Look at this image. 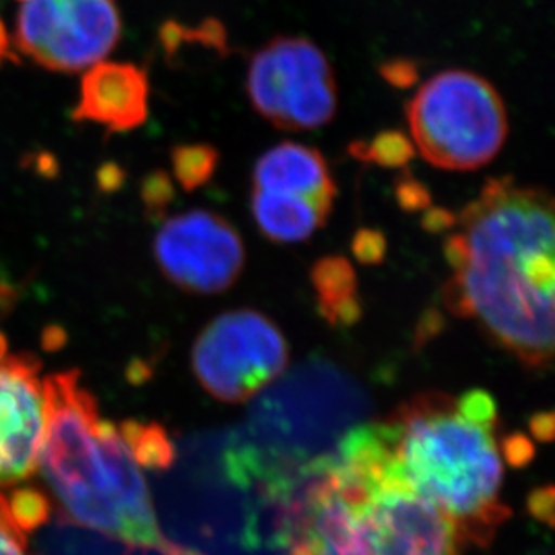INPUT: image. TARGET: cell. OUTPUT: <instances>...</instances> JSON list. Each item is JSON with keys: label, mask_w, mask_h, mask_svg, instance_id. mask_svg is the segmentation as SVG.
I'll list each match as a JSON object with an SVG mask.
<instances>
[{"label": "cell", "mask_w": 555, "mask_h": 555, "mask_svg": "<svg viewBox=\"0 0 555 555\" xmlns=\"http://www.w3.org/2000/svg\"><path fill=\"white\" fill-rule=\"evenodd\" d=\"M444 245L451 311L477 320L525 367L554 357V198L513 179H489L456 216Z\"/></svg>", "instance_id": "6da1fadb"}, {"label": "cell", "mask_w": 555, "mask_h": 555, "mask_svg": "<svg viewBox=\"0 0 555 555\" xmlns=\"http://www.w3.org/2000/svg\"><path fill=\"white\" fill-rule=\"evenodd\" d=\"M289 555H461V535L434 503L388 477L367 425L302 464L279 502Z\"/></svg>", "instance_id": "7a4b0ae2"}, {"label": "cell", "mask_w": 555, "mask_h": 555, "mask_svg": "<svg viewBox=\"0 0 555 555\" xmlns=\"http://www.w3.org/2000/svg\"><path fill=\"white\" fill-rule=\"evenodd\" d=\"M383 472L434 503L462 543L489 545L511 516L502 502L498 409L486 390L426 392L371 423Z\"/></svg>", "instance_id": "3957f363"}, {"label": "cell", "mask_w": 555, "mask_h": 555, "mask_svg": "<svg viewBox=\"0 0 555 555\" xmlns=\"http://www.w3.org/2000/svg\"><path fill=\"white\" fill-rule=\"evenodd\" d=\"M46 435L38 459L63 514L114 540L168 551L141 464L121 426L101 420L79 371L43 377Z\"/></svg>", "instance_id": "277c9868"}, {"label": "cell", "mask_w": 555, "mask_h": 555, "mask_svg": "<svg viewBox=\"0 0 555 555\" xmlns=\"http://www.w3.org/2000/svg\"><path fill=\"white\" fill-rule=\"evenodd\" d=\"M406 121L421 157L448 171L488 166L507 141L502 95L488 79L462 68L423 83L406 105Z\"/></svg>", "instance_id": "5b68a950"}, {"label": "cell", "mask_w": 555, "mask_h": 555, "mask_svg": "<svg viewBox=\"0 0 555 555\" xmlns=\"http://www.w3.org/2000/svg\"><path fill=\"white\" fill-rule=\"evenodd\" d=\"M247 92L259 116L279 130L330 125L338 106L330 60L308 38H273L251 56Z\"/></svg>", "instance_id": "8992f818"}, {"label": "cell", "mask_w": 555, "mask_h": 555, "mask_svg": "<svg viewBox=\"0 0 555 555\" xmlns=\"http://www.w3.org/2000/svg\"><path fill=\"white\" fill-rule=\"evenodd\" d=\"M289 362L288 341L264 314L240 309L212 320L196 338L193 371L223 403H243L275 382Z\"/></svg>", "instance_id": "52a82bcc"}, {"label": "cell", "mask_w": 555, "mask_h": 555, "mask_svg": "<svg viewBox=\"0 0 555 555\" xmlns=\"http://www.w3.org/2000/svg\"><path fill=\"white\" fill-rule=\"evenodd\" d=\"M121 35L116 0H26L16 18V48L53 73L92 67Z\"/></svg>", "instance_id": "ba28073f"}, {"label": "cell", "mask_w": 555, "mask_h": 555, "mask_svg": "<svg viewBox=\"0 0 555 555\" xmlns=\"http://www.w3.org/2000/svg\"><path fill=\"white\" fill-rule=\"evenodd\" d=\"M155 261L169 283L189 294H220L245 267V245L231 221L210 210L171 216L157 232Z\"/></svg>", "instance_id": "9c48e42d"}, {"label": "cell", "mask_w": 555, "mask_h": 555, "mask_svg": "<svg viewBox=\"0 0 555 555\" xmlns=\"http://www.w3.org/2000/svg\"><path fill=\"white\" fill-rule=\"evenodd\" d=\"M46 435V392L40 362L10 352L0 335V488H13L37 473Z\"/></svg>", "instance_id": "30bf717a"}, {"label": "cell", "mask_w": 555, "mask_h": 555, "mask_svg": "<svg viewBox=\"0 0 555 555\" xmlns=\"http://www.w3.org/2000/svg\"><path fill=\"white\" fill-rule=\"evenodd\" d=\"M150 81L133 63L100 62L85 73L79 87L76 122H95L108 133H122L144 125L150 112Z\"/></svg>", "instance_id": "8fae6325"}, {"label": "cell", "mask_w": 555, "mask_h": 555, "mask_svg": "<svg viewBox=\"0 0 555 555\" xmlns=\"http://www.w3.org/2000/svg\"><path fill=\"white\" fill-rule=\"evenodd\" d=\"M254 189L313 199L333 209L335 180L324 155L314 147L283 142L268 150L254 168Z\"/></svg>", "instance_id": "7c38bea8"}, {"label": "cell", "mask_w": 555, "mask_h": 555, "mask_svg": "<svg viewBox=\"0 0 555 555\" xmlns=\"http://www.w3.org/2000/svg\"><path fill=\"white\" fill-rule=\"evenodd\" d=\"M331 210L302 196L251 189L254 220L270 242H306L327 223Z\"/></svg>", "instance_id": "4fadbf2b"}, {"label": "cell", "mask_w": 555, "mask_h": 555, "mask_svg": "<svg viewBox=\"0 0 555 555\" xmlns=\"http://www.w3.org/2000/svg\"><path fill=\"white\" fill-rule=\"evenodd\" d=\"M319 305L333 324L351 325L360 317L357 297V273L344 257L320 259L311 272Z\"/></svg>", "instance_id": "5bb4252c"}, {"label": "cell", "mask_w": 555, "mask_h": 555, "mask_svg": "<svg viewBox=\"0 0 555 555\" xmlns=\"http://www.w3.org/2000/svg\"><path fill=\"white\" fill-rule=\"evenodd\" d=\"M220 164V153L205 142L179 144L171 150V166L180 188L193 193L209 184Z\"/></svg>", "instance_id": "9a60e30c"}, {"label": "cell", "mask_w": 555, "mask_h": 555, "mask_svg": "<svg viewBox=\"0 0 555 555\" xmlns=\"http://www.w3.org/2000/svg\"><path fill=\"white\" fill-rule=\"evenodd\" d=\"M158 38H160V46H163L164 53L168 59L177 56L180 49L188 46V43H196L202 48L210 49L212 53L220 54V56L229 53L225 26L221 22L215 21V18L202 22L194 29L184 26V24H179V22H164L160 31H158Z\"/></svg>", "instance_id": "2e32d148"}, {"label": "cell", "mask_w": 555, "mask_h": 555, "mask_svg": "<svg viewBox=\"0 0 555 555\" xmlns=\"http://www.w3.org/2000/svg\"><path fill=\"white\" fill-rule=\"evenodd\" d=\"M349 153L358 160L376 164L379 168L401 169L414 158L415 146L403 131L385 130L369 142H352Z\"/></svg>", "instance_id": "e0dca14e"}, {"label": "cell", "mask_w": 555, "mask_h": 555, "mask_svg": "<svg viewBox=\"0 0 555 555\" xmlns=\"http://www.w3.org/2000/svg\"><path fill=\"white\" fill-rule=\"evenodd\" d=\"M121 430L141 466L166 469L173 462V444L160 426L126 421L121 425Z\"/></svg>", "instance_id": "ac0fdd59"}, {"label": "cell", "mask_w": 555, "mask_h": 555, "mask_svg": "<svg viewBox=\"0 0 555 555\" xmlns=\"http://www.w3.org/2000/svg\"><path fill=\"white\" fill-rule=\"evenodd\" d=\"M31 529L18 516L10 496L0 493V555H37L29 548Z\"/></svg>", "instance_id": "d6986e66"}, {"label": "cell", "mask_w": 555, "mask_h": 555, "mask_svg": "<svg viewBox=\"0 0 555 555\" xmlns=\"http://www.w3.org/2000/svg\"><path fill=\"white\" fill-rule=\"evenodd\" d=\"M141 198L150 215L155 218L163 216L164 210L168 209L175 198L171 177L164 169H155L147 173L141 182Z\"/></svg>", "instance_id": "ffe728a7"}, {"label": "cell", "mask_w": 555, "mask_h": 555, "mask_svg": "<svg viewBox=\"0 0 555 555\" xmlns=\"http://www.w3.org/2000/svg\"><path fill=\"white\" fill-rule=\"evenodd\" d=\"M396 198H398L399 207L406 212H423L431 207L430 191L412 175H403L396 182Z\"/></svg>", "instance_id": "44dd1931"}, {"label": "cell", "mask_w": 555, "mask_h": 555, "mask_svg": "<svg viewBox=\"0 0 555 555\" xmlns=\"http://www.w3.org/2000/svg\"><path fill=\"white\" fill-rule=\"evenodd\" d=\"M383 79L396 89H410L420 79V68L412 60L393 59L383 63L379 68Z\"/></svg>", "instance_id": "7402d4cb"}, {"label": "cell", "mask_w": 555, "mask_h": 555, "mask_svg": "<svg viewBox=\"0 0 555 555\" xmlns=\"http://www.w3.org/2000/svg\"><path fill=\"white\" fill-rule=\"evenodd\" d=\"M385 248H387V243H385L382 232L372 231V229H363L358 232L352 242L354 256L365 264L382 261L385 257Z\"/></svg>", "instance_id": "603a6c76"}, {"label": "cell", "mask_w": 555, "mask_h": 555, "mask_svg": "<svg viewBox=\"0 0 555 555\" xmlns=\"http://www.w3.org/2000/svg\"><path fill=\"white\" fill-rule=\"evenodd\" d=\"M125 169L116 163H106L98 169L95 182L103 193H116L125 184Z\"/></svg>", "instance_id": "cb8c5ba5"}, {"label": "cell", "mask_w": 555, "mask_h": 555, "mask_svg": "<svg viewBox=\"0 0 555 555\" xmlns=\"http://www.w3.org/2000/svg\"><path fill=\"white\" fill-rule=\"evenodd\" d=\"M503 451H505L508 462L514 464V466H524L532 456V453H534L529 440L521 437V435H514L513 439L505 440Z\"/></svg>", "instance_id": "d4e9b609"}, {"label": "cell", "mask_w": 555, "mask_h": 555, "mask_svg": "<svg viewBox=\"0 0 555 555\" xmlns=\"http://www.w3.org/2000/svg\"><path fill=\"white\" fill-rule=\"evenodd\" d=\"M530 511L535 518L552 525V513H554V489H538L529 500Z\"/></svg>", "instance_id": "484cf974"}, {"label": "cell", "mask_w": 555, "mask_h": 555, "mask_svg": "<svg viewBox=\"0 0 555 555\" xmlns=\"http://www.w3.org/2000/svg\"><path fill=\"white\" fill-rule=\"evenodd\" d=\"M423 227L430 232H444L453 229L456 223V216L448 209H428L423 210Z\"/></svg>", "instance_id": "4316f807"}, {"label": "cell", "mask_w": 555, "mask_h": 555, "mask_svg": "<svg viewBox=\"0 0 555 555\" xmlns=\"http://www.w3.org/2000/svg\"><path fill=\"white\" fill-rule=\"evenodd\" d=\"M532 431L541 440H552L554 435V415L540 414L532 420Z\"/></svg>", "instance_id": "83f0119b"}, {"label": "cell", "mask_w": 555, "mask_h": 555, "mask_svg": "<svg viewBox=\"0 0 555 555\" xmlns=\"http://www.w3.org/2000/svg\"><path fill=\"white\" fill-rule=\"evenodd\" d=\"M8 60H16L15 54L11 51V38L5 27L4 21L0 18V67L4 65Z\"/></svg>", "instance_id": "f1b7e54d"}, {"label": "cell", "mask_w": 555, "mask_h": 555, "mask_svg": "<svg viewBox=\"0 0 555 555\" xmlns=\"http://www.w3.org/2000/svg\"><path fill=\"white\" fill-rule=\"evenodd\" d=\"M18 2H26V0H18Z\"/></svg>", "instance_id": "f546056e"}]
</instances>
